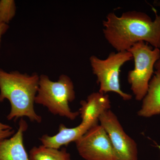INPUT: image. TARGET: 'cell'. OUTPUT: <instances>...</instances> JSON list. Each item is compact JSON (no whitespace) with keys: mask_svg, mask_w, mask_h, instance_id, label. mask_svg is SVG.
Listing matches in <instances>:
<instances>
[{"mask_svg":"<svg viewBox=\"0 0 160 160\" xmlns=\"http://www.w3.org/2000/svg\"><path fill=\"white\" fill-rule=\"evenodd\" d=\"M80 104L78 112L82 122L93 125L98 124L100 116L111 108L109 95L99 92L91 93L86 101H81Z\"/></svg>","mask_w":160,"mask_h":160,"instance_id":"obj_10","label":"cell"},{"mask_svg":"<svg viewBox=\"0 0 160 160\" xmlns=\"http://www.w3.org/2000/svg\"><path fill=\"white\" fill-rule=\"evenodd\" d=\"M15 133L12 127L0 122V141L8 138Z\"/></svg>","mask_w":160,"mask_h":160,"instance_id":"obj_14","label":"cell"},{"mask_svg":"<svg viewBox=\"0 0 160 160\" xmlns=\"http://www.w3.org/2000/svg\"><path fill=\"white\" fill-rule=\"evenodd\" d=\"M30 160H72L66 148H47L43 145L32 147L29 152Z\"/></svg>","mask_w":160,"mask_h":160,"instance_id":"obj_12","label":"cell"},{"mask_svg":"<svg viewBox=\"0 0 160 160\" xmlns=\"http://www.w3.org/2000/svg\"><path fill=\"white\" fill-rule=\"evenodd\" d=\"M94 126L90 123L82 122L78 126L70 128L61 124L58 132L56 134L52 136L44 135L40 138V140L42 145L45 147L59 149L63 146H68L72 142H75Z\"/></svg>","mask_w":160,"mask_h":160,"instance_id":"obj_9","label":"cell"},{"mask_svg":"<svg viewBox=\"0 0 160 160\" xmlns=\"http://www.w3.org/2000/svg\"><path fill=\"white\" fill-rule=\"evenodd\" d=\"M80 156L86 160H118L111 142L101 125L92 126L75 142Z\"/></svg>","mask_w":160,"mask_h":160,"instance_id":"obj_6","label":"cell"},{"mask_svg":"<svg viewBox=\"0 0 160 160\" xmlns=\"http://www.w3.org/2000/svg\"><path fill=\"white\" fill-rule=\"evenodd\" d=\"M127 51L132 55L134 62V69L128 72L127 80L136 99L142 101L148 92L155 65L160 58V50L140 42Z\"/></svg>","mask_w":160,"mask_h":160,"instance_id":"obj_4","label":"cell"},{"mask_svg":"<svg viewBox=\"0 0 160 160\" xmlns=\"http://www.w3.org/2000/svg\"><path fill=\"white\" fill-rule=\"evenodd\" d=\"M109 136L118 160H138L137 143L124 131L117 116L108 110L99 118Z\"/></svg>","mask_w":160,"mask_h":160,"instance_id":"obj_7","label":"cell"},{"mask_svg":"<svg viewBox=\"0 0 160 160\" xmlns=\"http://www.w3.org/2000/svg\"><path fill=\"white\" fill-rule=\"evenodd\" d=\"M154 69L156 70L157 71L160 72V58L156 63L154 66Z\"/></svg>","mask_w":160,"mask_h":160,"instance_id":"obj_16","label":"cell"},{"mask_svg":"<svg viewBox=\"0 0 160 160\" xmlns=\"http://www.w3.org/2000/svg\"><path fill=\"white\" fill-rule=\"evenodd\" d=\"M153 4H154L155 6H158V7H160V1H154Z\"/></svg>","mask_w":160,"mask_h":160,"instance_id":"obj_17","label":"cell"},{"mask_svg":"<svg viewBox=\"0 0 160 160\" xmlns=\"http://www.w3.org/2000/svg\"><path fill=\"white\" fill-rule=\"evenodd\" d=\"M132 59V55L128 51L112 52L107 58L103 60L92 56L89 61L92 72L97 77L100 92L104 94L115 92L125 101L132 98L131 94L121 89L119 79L121 67Z\"/></svg>","mask_w":160,"mask_h":160,"instance_id":"obj_5","label":"cell"},{"mask_svg":"<svg viewBox=\"0 0 160 160\" xmlns=\"http://www.w3.org/2000/svg\"><path fill=\"white\" fill-rule=\"evenodd\" d=\"M139 116L150 118L160 114V72L156 71L149 83V89L142 100Z\"/></svg>","mask_w":160,"mask_h":160,"instance_id":"obj_11","label":"cell"},{"mask_svg":"<svg viewBox=\"0 0 160 160\" xmlns=\"http://www.w3.org/2000/svg\"><path fill=\"white\" fill-rule=\"evenodd\" d=\"M39 79L37 74L8 72L0 69V102L7 99L10 103L11 110L7 116L9 121L27 117L31 122H42L34 108Z\"/></svg>","mask_w":160,"mask_h":160,"instance_id":"obj_2","label":"cell"},{"mask_svg":"<svg viewBox=\"0 0 160 160\" xmlns=\"http://www.w3.org/2000/svg\"><path fill=\"white\" fill-rule=\"evenodd\" d=\"M28 128L26 121L22 118L18 131L9 138L0 141V160H30L23 142L24 133Z\"/></svg>","mask_w":160,"mask_h":160,"instance_id":"obj_8","label":"cell"},{"mask_svg":"<svg viewBox=\"0 0 160 160\" xmlns=\"http://www.w3.org/2000/svg\"><path fill=\"white\" fill-rule=\"evenodd\" d=\"M16 7L12 0L0 1V24H9L14 17Z\"/></svg>","mask_w":160,"mask_h":160,"instance_id":"obj_13","label":"cell"},{"mask_svg":"<svg viewBox=\"0 0 160 160\" xmlns=\"http://www.w3.org/2000/svg\"><path fill=\"white\" fill-rule=\"evenodd\" d=\"M158 147L159 149L160 150V145H159V146H158Z\"/></svg>","mask_w":160,"mask_h":160,"instance_id":"obj_18","label":"cell"},{"mask_svg":"<svg viewBox=\"0 0 160 160\" xmlns=\"http://www.w3.org/2000/svg\"><path fill=\"white\" fill-rule=\"evenodd\" d=\"M75 98L73 83L68 76L62 75L57 82L51 81L45 75L40 77L35 103L46 107L52 114L75 120L79 112H72L69 107V103Z\"/></svg>","mask_w":160,"mask_h":160,"instance_id":"obj_3","label":"cell"},{"mask_svg":"<svg viewBox=\"0 0 160 160\" xmlns=\"http://www.w3.org/2000/svg\"><path fill=\"white\" fill-rule=\"evenodd\" d=\"M102 24L105 38L118 52L127 51L140 42L160 49V14L152 21L142 12H126L120 17L111 12Z\"/></svg>","mask_w":160,"mask_h":160,"instance_id":"obj_1","label":"cell"},{"mask_svg":"<svg viewBox=\"0 0 160 160\" xmlns=\"http://www.w3.org/2000/svg\"><path fill=\"white\" fill-rule=\"evenodd\" d=\"M9 28L8 25L6 24H0V45L1 39L3 34H5Z\"/></svg>","mask_w":160,"mask_h":160,"instance_id":"obj_15","label":"cell"}]
</instances>
